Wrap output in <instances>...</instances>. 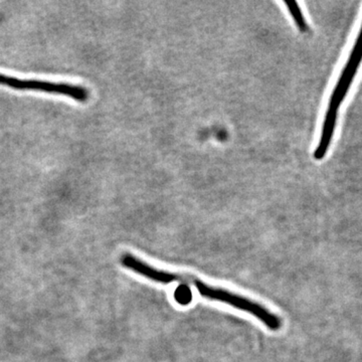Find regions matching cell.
<instances>
[{"label":"cell","mask_w":362,"mask_h":362,"mask_svg":"<svg viewBox=\"0 0 362 362\" xmlns=\"http://www.w3.org/2000/svg\"><path fill=\"white\" fill-rule=\"evenodd\" d=\"M120 263L124 268L134 272L138 275L153 281V282L161 283V284L180 283V284L194 286L195 289L202 297L213 300V301L230 305L233 308L252 314V316L258 318L261 322L265 324L269 329L278 331L282 327L283 322L280 317L274 314L263 305L252 301L249 298L240 296L239 294L228 291V290L223 289V288L207 285L194 276L159 270V269L154 268V267L149 265L146 262L142 261V259L137 258L130 252H125L121 256Z\"/></svg>","instance_id":"1"},{"label":"cell","mask_w":362,"mask_h":362,"mask_svg":"<svg viewBox=\"0 0 362 362\" xmlns=\"http://www.w3.org/2000/svg\"><path fill=\"white\" fill-rule=\"evenodd\" d=\"M361 62L362 25L354 49L350 52L346 66L343 69L341 75L338 78L337 84L335 86L332 94H331L329 104H328L325 118H324L322 130H321L320 139H319L318 145H317L313 154L316 160L323 159L327 153L328 149H329L335 128H337L338 111H339L340 106H341L342 102L344 101L345 97H346L350 86L354 82V78L356 77Z\"/></svg>","instance_id":"2"},{"label":"cell","mask_w":362,"mask_h":362,"mask_svg":"<svg viewBox=\"0 0 362 362\" xmlns=\"http://www.w3.org/2000/svg\"><path fill=\"white\" fill-rule=\"evenodd\" d=\"M0 85L7 86L16 90H37V92L51 93V94L65 95L81 103H84L89 99V92L81 86L40 80H21V78L7 77L2 74H0Z\"/></svg>","instance_id":"3"},{"label":"cell","mask_w":362,"mask_h":362,"mask_svg":"<svg viewBox=\"0 0 362 362\" xmlns=\"http://www.w3.org/2000/svg\"><path fill=\"white\" fill-rule=\"evenodd\" d=\"M285 6H287L288 11L291 14L293 21L296 23L297 28H299L300 32H308V25H307V21L305 20L303 13H302L298 2L285 1Z\"/></svg>","instance_id":"4"},{"label":"cell","mask_w":362,"mask_h":362,"mask_svg":"<svg viewBox=\"0 0 362 362\" xmlns=\"http://www.w3.org/2000/svg\"><path fill=\"white\" fill-rule=\"evenodd\" d=\"M175 297L176 300H178V301L180 302V303H187V301H189L190 300V294L189 292L187 291V290H178L177 292L175 293Z\"/></svg>","instance_id":"5"}]
</instances>
